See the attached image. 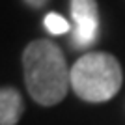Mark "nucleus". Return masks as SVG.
I'll return each mask as SVG.
<instances>
[{
	"label": "nucleus",
	"mask_w": 125,
	"mask_h": 125,
	"mask_svg": "<svg viewBox=\"0 0 125 125\" xmlns=\"http://www.w3.org/2000/svg\"><path fill=\"white\" fill-rule=\"evenodd\" d=\"M71 17L75 21L73 45L90 47L99 36V6L97 0H71Z\"/></svg>",
	"instance_id": "nucleus-3"
},
{
	"label": "nucleus",
	"mask_w": 125,
	"mask_h": 125,
	"mask_svg": "<svg viewBox=\"0 0 125 125\" xmlns=\"http://www.w3.org/2000/svg\"><path fill=\"white\" fill-rule=\"evenodd\" d=\"M123 71L118 58L110 52L82 54L71 67V88L82 101L104 103L121 88Z\"/></svg>",
	"instance_id": "nucleus-2"
},
{
	"label": "nucleus",
	"mask_w": 125,
	"mask_h": 125,
	"mask_svg": "<svg viewBox=\"0 0 125 125\" xmlns=\"http://www.w3.org/2000/svg\"><path fill=\"white\" fill-rule=\"evenodd\" d=\"M22 71L28 94L41 106L62 103L71 88V67L51 39H34L22 52Z\"/></svg>",
	"instance_id": "nucleus-1"
},
{
	"label": "nucleus",
	"mask_w": 125,
	"mask_h": 125,
	"mask_svg": "<svg viewBox=\"0 0 125 125\" xmlns=\"http://www.w3.org/2000/svg\"><path fill=\"white\" fill-rule=\"evenodd\" d=\"M24 112V101L15 88H0V125H17Z\"/></svg>",
	"instance_id": "nucleus-4"
},
{
	"label": "nucleus",
	"mask_w": 125,
	"mask_h": 125,
	"mask_svg": "<svg viewBox=\"0 0 125 125\" xmlns=\"http://www.w3.org/2000/svg\"><path fill=\"white\" fill-rule=\"evenodd\" d=\"M43 24H45V28H47L51 34H54V36H60V34H67L69 30H71V24H69V21H65L60 13H47L45 15V19H43Z\"/></svg>",
	"instance_id": "nucleus-5"
},
{
	"label": "nucleus",
	"mask_w": 125,
	"mask_h": 125,
	"mask_svg": "<svg viewBox=\"0 0 125 125\" xmlns=\"http://www.w3.org/2000/svg\"><path fill=\"white\" fill-rule=\"evenodd\" d=\"M26 6H30V8H34V10H39V8H43V6L49 4V0H22Z\"/></svg>",
	"instance_id": "nucleus-6"
}]
</instances>
